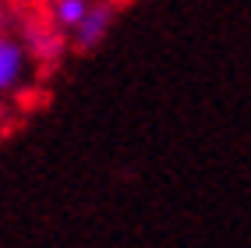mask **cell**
Here are the masks:
<instances>
[{"instance_id":"obj_1","label":"cell","mask_w":251,"mask_h":248,"mask_svg":"<svg viewBox=\"0 0 251 248\" xmlns=\"http://www.w3.org/2000/svg\"><path fill=\"white\" fill-rule=\"evenodd\" d=\"M22 43L28 50V57L39 60V64H57V60H64V54H68V32L57 28L50 18L28 22Z\"/></svg>"},{"instance_id":"obj_2","label":"cell","mask_w":251,"mask_h":248,"mask_svg":"<svg viewBox=\"0 0 251 248\" xmlns=\"http://www.w3.org/2000/svg\"><path fill=\"white\" fill-rule=\"evenodd\" d=\"M28 50L18 36H7V32H0V96H7L14 89L25 85L28 78Z\"/></svg>"},{"instance_id":"obj_3","label":"cell","mask_w":251,"mask_h":248,"mask_svg":"<svg viewBox=\"0 0 251 248\" xmlns=\"http://www.w3.org/2000/svg\"><path fill=\"white\" fill-rule=\"evenodd\" d=\"M110 28H113V4H96V0H92L89 14H85L81 25L71 32V43H75V50L89 54V50H96L99 43L110 36Z\"/></svg>"},{"instance_id":"obj_4","label":"cell","mask_w":251,"mask_h":248,"mask_svg":"<svg viewBox=\"0 0 251 248\" xmlns=\"http://www.w3.org/2000/svg\"><path fill=\"white\" fill-rule=\"evenodd\" d=\"M89 7H92V0H50L46 18L64 32H75L81 25V18L89 14Z\"/></svg>"}]
</instances>
